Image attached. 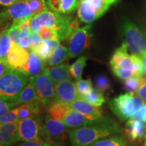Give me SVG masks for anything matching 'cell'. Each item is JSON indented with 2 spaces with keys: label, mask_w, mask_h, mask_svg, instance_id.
Returning a JSON list of instances; mask_svg holds the SVG:
<instances>
[{
  "label": "cell",
  "mask_w": 146,
  "mask_h": 146,
  "mask_svg": "<svg viewBox=\"0 0 146 146\" xmlns=\"http://www.w3.org/2000/svg\"><path fill=\"white\" fill-rule=\"evenodd\" d=\"M42 27H49L56 31L61 41L69 39L72 32L79 27V23L76 18L67 14H61L47 10L33 16L31 19V32L38 33Z\"/></svg>",
  "instance_id": "cell-1"
},
{
  "label": "cell",
  "mask_w": 146,
  "mask_h": 146,
  "mask_svg": "<svg viewBox=\"0 0 146 146\" xmlns=\"http://www.w3.org/2000/svg\"><path fill=\"white\" fill-rule=\"evenodd\" d=\"M121 132L119 125L108 118L102 123L70 130L68 137L72 146H89L102 137Z\"/></svg>",
  "instance_id": "cell-2"
},
{
  "label": "cell",
  "mask_w": 146,
  "mask_h": 146,
  "mask_svg": "<svg viewBox=\"0 0 146 146\" xmlns=\"http://www.w3.org/2000/svg\"><path fill=\"white\" fill-rule=\"evenodd\" d=\"M110 65L113 73L120 79L145 75L142 58L137 55L129 54L125 42L115 50L110 60Z\"/></svg>",
  "instance_id": "cell-3"
},
{
  "label": "cell",
  "mask_w": 146,
  "mask_h": 146,
  "mask_svg": "<svg viewBox=\"0 0 146 146\" xmlns=\"http://www.w3.org/2000/svg\"><path fill=\"white\" fill-rule=\"evenodd\" d=\"M29 81L28 76L21 71L10 68L0 76V99L15 106L20 94Z\"/></svg>",
  "instance_id": "cell-4"
},
{
  "label": "cell",
  "mask_w": 146,
  "mask_h": 146,
  "mask_svg": "<svg viewBox=\"0 0 146 146\" xmlns=\"http://www.w3.org/2000/svg\"><path fill=\"white\" fill-rule=\"evenodd\" d=\"M29 141L53 143L44 120L39 115L22 120L18 124L16 142Z\"/></svg>",
  "instance_id": "cell-5"
},
{
  "label": "cell",
  "mask_w": 146,
  "mask_h": 146,
  "mask_svg": "<svg viewBox=\"0 0 146 146\" xmlns=\"http://www.w3.org/2000/svg\"><path fill=\"white\" fill-rule=\"evenodd\" d=\"M145 104V102L134 93L128 92L120 95L111 100L109 106L111 110L122 121L130 119L139 109Z\"/></svg>",
  "instance_id": "cell-6"
},
{
  "label": "cell",
  "mask_w": 146,
  "mask_h": 146,
  "mask_svg": "<svg viewBox=\"0 0 146 146\" xmlns=\"http://www.w3.org/2000/svg\"><path fill=\"white\" fill-rule=\"evenodd\" d=\"M119 0H81L77 9L78 18L82 23L91 24L102 17Z\"/></svg>",
  "instance_id": "cell-7"
},
{
  "label": "cell",
  "mask_w": 146,
  "mask_h": 146,
  "mask_svg": "<svg viewBox=\"0 0 146 146\" xmlns=\"http://www.w3.org/2000/svg\"><path fill=\"white\" fill-rule=\"evenodd\" d=\"M123 33L128 50L141 57L146 52V38L141 31L132 22L126 21L123 25Z\"/></svg>",
  "instance_id": "cell-8"
},
{
  "label": "cell",
  "mask_w": 146,
  "mask_h": 146,
  "mask_svg": "<svg viewBox=\"0 0 146 146\" xmlns=\"http://www.w3.org/2000/svg\"><path fill=\"white\" fill-rule=\"evenodd\" d=\"M91 24L83 27L76 28L69 37V58H74L82 54L91 46L93 34L91 33Z\"/></svg>",
  "instance_id": "cell-9"
},
{
  "label": "cell",
  "mask_w": 146,
  "mask_h": 146,
  "mask_svg": "<svg viewBox=\"0 0 146 146\" xmlns=\"http://www.w3.org/2000/svg\"><path fill=\"white\" fill-rule=\"evenodd\" d=\"M30 77L35 86L38 102L43 106L52 104L54 100L56 84L44 72Z\"/></svg>",
  "instance_id": "cell-10"
},
{
  "label": "cell",
  "mask_w": 146,
  "mask_h": 146,
  "mask_svg": "<svg viewBox=\"0 0 146 146\" xmlns=\"http://www.w3.org/2000/svg\"><path fill=\"white\" fill-rule=\"evenodd\" d=\"M44 122L53 143L63 145L68 135V127L62 121L55 119L49 114L45 116Z\"/></svg>",
  "instance_id": "cell-11"
},
{
  "label": "cell",
  "mask_w": 146,
  "mask_h": 146,
  "mask_svg": "<svg viewBox=\"0 0 146 146\" xmlns=\"http://www.w3.org/2000/svg\"><path fill=\"white\" fill-rule=\"evenodd\" d=\"M31 17L32 12L27 0H20L0 12V19L4 22Z\"/></svg>",
  "instance_id": "cell-12"
},
{
  "label": "cell",
  "mask_w": 146,
  "mask_h": 146,
  "mask_svg": "<svg viewBox=\"0 0 146 146\" xmlns=\"http://www.w3.org/2000/svg\"><path fill=\"white\" fill-rule=\"evenodd\" d=\"M107 118H108L104 117V116L102 117L89 116V115L82 114L81 112H78L73 110L63 118L62 121L68 128L76 129V128L102 123Z\"/></svg>",
  "instance_id": "cell-13"
},
{
  "label": "cell",
  "mask_w": 146,
  "mask_h": 146,
  "mask_svg": "<svg viewBox=\"0 0 146 146\" xmlns=\"http://www.w3.org/2000/svg\"><path fill=\"white\" fill-rule=\"evenodd\" d=\"M78 94L75 83L71 80L60 82L56 85V91L54 102L71 103L78 99Z\"/></svg>",
  "instance_id": "cell-14"
},
{
  "label": "cell",
  "mask_w": 146,
  "mask_h": 146,
  "mask_svg": "<svg viewBox=\"0 0 146 146\" xmlns=\"http://www.w3.org/2000/svg\"><path fill=\"white\" fill-rule=\"evenodd\" d=\"M30 52L27 49L23 48L18 44L12 43L5 60L11 68L18 70L27 64Z\"/></svg>",
  "instance_id": "cell-15"
},
{
  "label": "cell",
  "mask_w": 146,
  "mask_h": 146,
  "mask_svg": "<svg viewBox=\"0 0 146 146\" xmlns=\"http://www.w3.org/2000/svg\"><path fill=\"white\" fill-rule=\"evenodd\" d=\"M125 132L129 141L133 143H139L145 139L146 125L140 120L131 118L126 123Z\"/></svg>",
  "instance_id": "cell-16"
},
{
  "label": "cell",
  "mask_w": 146,
  "mask_h": 146,
  "mask_svg": "<svg viewBox=\"0 0 146 146\" xmlns=\"http://www.w3.org/2000/svg\"><path fill=\"white\" fill-rule=\"evenodd\" d=\"M78 0H47V5L53 12L61 14H70L78 7Z\"/></svg>",
  "instance_id": "cell-17"
},
{
  "label": "cell",
  "mask_w": 146,
  "mask_h": 146,
  "mask_svg": "<svg viewBox=\"0 0 146 146\" xmlns=\"http://www.w3.org/2000/svg\"><path fill=\"white\" fill-rule=\"evenodd\" d=\"M19 121L0 125V146H10L16 143Z\"/></svg>",
  "instance_id": "cell-18"
},
{
  "label": "cell",
  "mask_w": 146,
  "mask_h": 146,
  "mask_svg": "<svg viewBox=\"0 0 146 146\" xmlns=\"http://www.w3.org/2000/svg\"><path fill=\"white\" fill-rule=\"evenodd\" d=\"M45 68L43 60L38 57L33 52L31 51L28 62L21 68L18 69V70L28 77H30L37 75L43 72Z\"/></svg>",
  "instance_id": "cell-19"
},
{
  "label": "cell",
  "mask_w": 146,
  "mask_h": 146,
  "mask_svg": "<svg viewBox=\"0 0 146 146\" xmlns=\"http://www.w3.org/2000/svg\"><path fill=\"white\" fill-rule=\"evenodd\" d=\"M43 72L46 73L56 84L72 79L70 72V65L68 64H58L52 67L45 68Z\"/></svg>",
  "instance_id": "cell-20"
},
{
  "label": "cell",
  "mask_w": 146,
  "mask_h": 146,
  "mask_svg": "<svg viewBox=\"0 0 146 146\" xmlns=\"http://www.w3.org/2000/svg\"><path fill=\"white\" fill-rule=\"evenodd\" d=\"M70 104L74 110L81 112L82 114L97 116V117L103 116L101 108L91 104L89 102L82 98H78Z\"/></svg>",
  "instance_id": "cell-21"
},
{
  "label": "cell",
  "mask_w": 146,
  "mask_h": 146,
  "mask_svg": "<svg viewBox=\"0 0 146 146\" xmlns=\"http://www.w3.org/2000/svg\"><path fill=\"white\" fill-rule=\"evenodd\" d=\"M73 110L70 104L61 102H53L48 109V114L52 118L59 120L63 118Z\"/></svg>",
  "instance_id": "cell-22"
},
{
  "label": "cell",
  "mask_w": 146,
  "mask_h": 146,
  "mask_svg": "<svg viewBox=\"0 0 146 146\" xmlns=\"http://www.w3.org/2000/svg\"><path fill=\"white\" fill-rule=\"evenodd\" d=\"M35 102H38L37 94L34 82L31 77H29V83L20 94L16 101V105Z\"/></svg>",
  "instance_id": "cell-23"
},
{
  "label": "cell",
  "mask_w": 146,
  "mask_h": 146,
  "mask_svg": "<svg viewBox=\"0 0 146 146\" xmlns=\"http://www.w3.org/2000/svg\"><path fill=\"white\" fill-rule=\"evenodd\" d=\"M41 104L39 102H31V103L23 104L19 106V114H18V121L31 117L35 115L41 114Z\"/></svg>",
  "instance_id": "cell-24"
},
{
  "label": "cell",
  "mask_w": 146,
  "mask_h": 146,
  "mask_svg": "<svg viewBox=\"0 0 146 146\" xmlns=\"http://www.w3.org/2000/svg\"><path fill=\"white\" fill-rule=\"evenodd\" d=\"M89 146H129V145L125 137L116 134L100 139Z\"/></svg>",
  "instance_id": "cell-25"
},
{
  "label": "cell",
  "mask_w": 146,
  "mask_h": 146,
  "mask_svg": "<svg viewBox=\"0 0 146 146\" xmlns=\"http://www.w3.org/2000/svg\"><path fill=\"white\" fill-rule=\"evenodd\" d=\"M69 58L68 49L62 45H59L53 52L52 56L47 61V64L54 66L64 62Z\"/></svg>",
  "instance_id": "cell-26"
},
{
  "label": "cell",
  "mask_w": 146,
  "mask_h": 146,
  "mask_svg": "<svg viewBox=\"0 0 146 146\" xmlns=\"http://www.w3.org/2000/svg\"><path fill=\"white\" fill-rule=\"evenodd\" d=\"M8 29L9 27H6L0 33V59L5 60L12 44Z\"/></svg>",
  "instance_id": "cell-27"
},
{
  "label": "cell",
  "mask_w": 146,
  "mask_h": 146,
  "mask_svg": "<svg viewBox=\"0 0 146 146\" xmlns=\"http://www.w3.org/2000/svg\"><path fill=\"white\" fill-rule=\"evenodd\" d=\"M30 50L33 52L43 62L48 61L53 53V51L51 50L50 47L47 44L45 40L43 39L35 46L32 47Z\"/></svg>",
  "instance_id": "cell-28"
},
{
  "label": "cell",
  "mask_w": 146,
  "mask_h": 146,
  "mask_svg": "<svg viewBox=\"0 0 146 146\" xmlns=\"http://www.w3.org/2000/svg\"><path fill=\"white\" fill-rule=\"evenodd\" d=\"M79 98H82V99L89 102L91 104L99 107L103 105L106 102L103 92L97 89H93L88 94L80 96Z\"/></svg>",
  "instance_id": "cell-29"
},
{
  "label": "cell",
  "mask_w": 146,
  "mask_h": 146,
  "mask_svg": "<svg viewBox=\"0 0 146 146\" xmlns=\"http://www.w3.org/2000/svg\"><path fill=\"white\" fill-rule=\"evenodd\" d=\"M88 58L87 56H81L78 58L72 65L70 66V72L71 76L77 80L82 79V74L84 68L86 66Z\"/></svg>",
  "instance_id": "cell-30"
},
{
  "label": "cell",
  "mask_w": 146,
  "mask_h": 146,
  "mask_svg": "<svg viewBox=\"0 0 146 146\" xmlns=\"http://www.w3.org/2000/svg\"><path fill=\"white\" fill-rule=\"evenodd\" d=\"M145 81L146 78L143 76H133L125 80L124 87L126 90H127L129 92L136 94L138 89Z\"/></svg>",
  "instance_id": "cell-31"
},
{
  "label": "cell",
  "mask_w": 146,
  "mask_h": 146,
  "mask_svg": "<svg viewBox=\"0 0 146 146\" xmlns=\"http://www.w3.org/2000/svg\"><path fill=\"white\" fill-rule=\"evenodd\" d=\"M31 10L33 16L38 15L47 10L45 0H27Z\"/></svg>",
  "instance_id": "cell-32"
},
{
  "label": "cell",
  "mask_w": 146,
  "mask_h": 146,
  "mask_svg": "<svg viewBox=\"0 0 146 146\" xmlns=\"http://www.w3.org/2000/svg\"><path fill=\"white\" fill-rule=\"evenodd\" d=\"M95 85L97 89L105 92L111 89V83L109 78L103 74H99L95 78Z\"/></svg>",
  "instance_id": "cell-33"
},
{
  "label": "cell",
  "mask_w": 146,
  "mask_h": 146,
  "mask_svg": "<svg viewBox=\"0 0 146 146\" xmlns=\"http://www.w3.org/2000/svg\"><path fill=\"white\" fill-rule=\"evenodd\" d=\"M75 85L78 94H79V97L88 94L93 89V84L91 79L77 80Z\"/></svg>",
  "instance_id": "cell-34"
},
{
  "label": "cell",
  "mask_w": 146,
  "mask_h": 146,
  "mask_svg": "<svg viewBox=\"0 0 146 146\" xmlns=\"http://www.w3.org/2000/svg\"><path fill=\"white\" fill-rule=\"evenodd\" d=\"M37 33L39 34L41 39L43 40H58L60 41L59 36H58L57 32L49 27H41Z\"/></svg>",
  "instance_id": "cell-35"
},
{
  "label": "cell",
  "mask_w": 146,
  "mask_h": 146,
  "mask_svg": "<svg viewBox=\"0 0 146 146\" xmlns=\"http://www.w3.org/2000/svg\"><path fill=\"white\" fill-rule=\"evenodd\" d=\"M18 114H19V106L10 110L0 117V125L17 121Z\"/></svg>",
  "instance_id": "cell-36"
},
{
  "label": "cell",
  "mask_w": 146,
  "mask_h": 146,
  "mask_svg": "<svg viewBox=\"0 0 146 146\" xmlns=\"http://www.w3.org/2000/svg\"><path fill=\"white\" fill-rule=\"evenodd\" d=\"M131 118L140 120L146 125V104H145L141 108L139 109Z\"/></svg>",
  "instance_id": "cell-37"
},
{
  "label": "cell",
  "mask_w": 146,
  "mask_h": 146,
  "mask_svg": "<svg viewBox=\"0 0 146 146\" xmlns=\"http://www.w3.org/2000/svg\"><path fill=\"white\" fill-rule=\"evenodd\" d=\"M17 146H63L60 144L55 143H50V142H40L35 141H23Z\"/></svg>",
  "instance_id": "cell-38"
},
{
  "label": "cell",
  "mask_w": 146,
  "mask_h": 146,
  "mask_svg": "<svg viewBox=\"0 0 146 146\" xmlns=\"http://www.w3.org/2000/svg\"><path fill=\"white\" fill-rule=\"evenodd\" d=\"M14 106L12 104L0 99V117L9 110H10Z\"/></svg>",
  "instance_id": "cell-39"
},
{
  "label": "cell",
  "mask_w": 146,
  "mask_h": 146,
  "mask_svg": "<svg viewBox=\"0 0 146 146\" xmlns=\"http://www.w3.org/2000/svg\"><path fill=\"white\" fill-rule=\"evenodd\" d=\"M18 45H20L23 48L27 49V50H30L31 47V39L29 38V36H21L20 38L19 43Z\"/></svg>",
  "instance_id": "cell-40"
},
{
  "label": "cell",
  "mask_w": 146,
  "mask_h": 146,
  "mask_svg": "<svg viewBox=\"0 0 146 146\" xmlns=\"http://www.w3.org/2000/svg\"><path fill=\"white\" fill-rule=\"evenodd\" d=\"M29 38H30L31 42V48L32 47H34L36 45H37L42 40L37 33L31 32L30 35H29Z\"/></svg>",
  "instance_id": "cell-41"
},
{
  "label": "cell",
  "mask_w": 146,
  "mask_h": 146,
  "mask_svg": "<svg viewBox=\"0 0 146 146\" xmlns=\"http://www.w3.org/2000/svg\"><path fill=\"white\" fill-rule=\"evenodd\" d=\"M10 68H12L9 66L8 62H6V60L0 59V76L5 74Z\"/></svg>",
  "instance_id": "cell-42"
},
{
  "label": "cell",
  "mask_w": 146,
  "mask_h": 146,
  "mask_svg": "<svg viewBox=\"0 0 146 146\" xmlns=\"http://www.w3.org/2000/svg\"><path fill=\"white\" fill-rule=\"evenodd\" d=\"M136 95L140 97L144 101H146V81L142 84L140 88L138 89V91L136 93Z\"/></svg>",
  "instance_id": "cell-43"
},
{
  "label": "cell",
  "mask_w": 146,
  "mask_h": 146,
  "mask_svg": "<svg viewBox=\"0 0 146 146\" xmlns=\"http://www.w3.org/2000/svg\"><path fill=\"white\" fill-rule=\"evenodd\" d=\"M18 1L20 0H0V5L8 7Z\"/></svg>",
  "instance_id": "cell-44"
},
{
  "label": "cell",
  "mask_w": 146,
  "mask_h": 146,
  "mask_svg": "<svg viewBox=\"0 0 146 146\" xmlns=\"http://www.w3.org/2000/svg\"><path fill=\"white\" fill-rule=\"evenodd\" d=\"M142 58V60H143V67H144V72H145V74L146 76V52L144 53V54L141 56Z\"/></svg>",
  "instance_id": "cell-45"
},
{
  "label": "cell",
  "mask_w": 146,
  "mask_h": 146,
  "mask_svg": "<svg viewBox=\"0 0 146 146\" xmlns=\"http://www.w3.org/2000/svg\"><path fill=\"white\" fill-rule=\"evenodd\" d=\"M3 23H4V21H3L2 20L0 19V27H1V25H2V24H3Z\"/></svg>",
  "instance_id": "cell-46"
},
{
  "label": "cell",
  "mask_w": 146,
  "mask_h": 146,
  "mask_svg": "<svg viewBox=\"0 0 146 146\" xmlns=\"http://www.w3.org/2000/svg\"><path fill=\"white\" fill-rule=\"evenodd\" d=\"M144 146H146V138L145 139V143H144Z\"/></svg>",
  "instance_id": "cell-47"
},
{
  "label": "cell",
  "mask_w": 146,
  "mask_h": 146,
  "mask_svg": "<svg viewBox=\"0 0 146 146\" xmlns=\"http://www.w3.org/2000/svg\"></svg>",
  "instance_id": "cell-48"
}]
</instances>
